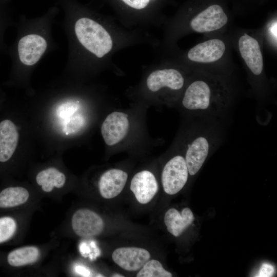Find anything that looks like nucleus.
Returning <instances> with one entry per match:
<instances>
[{"instance_id": "nucleus-1", "label": "nucleus", "mask_w": 277, "mask_h": 277, "mask_svg": "<svg viewBox=\"0 0 277 277\" xmlns=\"http://www.w3.org/2000/svg\"><path fill=\"white\" fill-rule=\"evenodd\" d=\"M230 102L228 90L222 83L210 78L199 77L185 89L182 105L196 115L214 116L228 110Z\"/></svg>"}, {"instance_id": "nucleus-2", "label": "nucleus", "mask_w": 277, "mask_h": 277, "mask_svg": "<svg viewBox=\"0 0 277 277\" xmlns=\"http://www.w3.org/2000/svg\"><path fill=\"white\" fill-rule=\"evenodd\" d=\"M74 30L81 44L97 57H102L111 50L113 42L111 36L93 19L86 17L79 18Z\"/></svg>"}, {"instance_id": "nucleus-3", "label": "nucleus", "mask_w": 277, "mask_h": 277, "mask_svg": "<svg viewBox=\"0 0 277 277\" xmlns=\"http://www.w3.org/2000/svg\"><path fill=\"white\" fill-rule=\"evenodd\" d=\"M222 2L199 0L198 7L195 4V12L190 21L191 29L197 33H206L219 30L226 25L228 16Z\"/></svg>"}, {"instance_id": "nucleus-4", "label": "nucleus", "mask_w": 277, "mask_h": 277, "mask_svg": "<svg viewBox=\"0 0 277 277\" xmlns=\"http://www.w3.org/2000/svg\"><path fill=\"white\" fill-rule=\"evenodd\" d=\"M215 137L208 131L197 130L190 137L185 148L184 157L189 174L195 175L213 150Z\"/></svg>"}, {"instance_id": "nucleus-5", "label": "nucleus", "mask_w": 277, "mask_h": 277, "mask_svg": "<svg viewBox=\"0 0 277 277\" xmlns=\"http://www.w3.org/2000/svg\"><path fill=\"white\" fill-rule=\"evenodd\" d=\"M188 174L184 156H173L166 163L162 171L161 180L164 191L170 195L179 192L186 184Z\"/></svg>"}, {"instance_id": "nucleus-6", "label": "nucleus", "mask_w": 277, "mask_h": 277, "mask_svg": "<svg viewBox=\"0 0 277 277\" xmlns=\"http://www.w3.org/2000/svg\"><path fill=\"white\" fill-rule=\"evenodd\" d=\"M128 115L122 112L114 111L103 121L101 131L103 140L109 146L115 145L126 136L129 128Z\"/></svg>"}, {"instance_id": "nucleus-7", "label": "nucleus", "mask_w": 277, "mask_h": 277, "mask_svg": "<svg viewBox=\"0 0 277 277\" xmlns=\"http://www.w3.org/2000/svg\"><path fill=\"white\" fill-rule=\"evenodd\" d=\"M72 227L78 236L88 238L101 233L104 228V223L101 217L93 211L81 209L72 216Z\"/></svg>"}, {"instance_id": "nucleus-8", "label": "nucleus", "mask_w": 277, "mask_h": 277, "mask_svg": "<svg viewBox=\"0 0 277 277\" xmlns=\"http://www.w3.org/2000/svg\"><path fill=\"white\" fill-rule=\"evenodd\" d=\"M238 48L241 57L251 73L257 76L261 75L263 71L264 62L258 40L244 33L239 39Z\"/></svg>"}, {"instance_id": "nucleus-9", "label": "nucleus", "mask_w": 277, "mask_h": 277, "mask_svg": "<svg viewBox=\"0 0 277 277\" xmlns=\"http://www.w3.org/2000/svg\"><path fill=\"white\" fill-rule=\"evenodd\" d=\"M146 83L148 89L153 92L164 88L177 91L183 88L185 78L177 70L164 69L151 73L147 77Z\"/></svg>"}, {"instance_id": "nucleus-10", "label": "nucleus", "mask_w": 277, "mask_h": 277, "mask_svg": "<svg viewBox=\"0 0 277 277\" xmlns=\"http://www.w3.org/2000/svg\"><path fill=\"white\" fill-rule=\"evenodd\" d=\"M225 43L219 38H212L199 43L191 48L187 54L188 59L198 63H211L217 61L226 51Z\"/></svg>"}, {"instance_id": "nucleus-11", "label": "nucleus", "mask_w": 277, "mask_h": 277, "mask_svg": "<svg viewBox=\"0 0 277 277\" xmlns=\"http://www.w3.org/2000/svg\"><path fill=\"white\" fill-rule=\"evenodd\" d=\"M149 252L144 248L128 247L118 248L112 253L114 262L129 271H135L142 268L150 259Z\"/></svg>"}, {"instance_id": "nucleus-12", "label": "nucleus", "mask_w": 277, "mask_h": 277, "mask_svg": "<svg viewBox=\"0 0 277 277\" xmlns=\"http://www.w3.org/2000/svg\"><path fill=\"white\" fill-rule=\"evenodd\" d=\"M158 183L154 174L148 170L136 173L131 180L130 189L142 204L149 203L156 194Z\"/></svg>"}, {"instance_id": "nucleus-13", "label": "nucleus", "mask_w": 277, "mask_h": 277, "mask_svg": "<svg viewBox=\"0 0 277 277\" xmlns=\"http://www.w3.org/2000/svg\"><path fill=\"white\" fill-rule=\"evenodd\" d=\"M47 48V42L37 34H29L23 37L18 44L20 61L24 64L32 66L40 59Z\"/></svg>"}, {"instance_id": "nucleus-14", "label": "nucleus", "mask_w": 277, "mask_h": 277, "mask_svg": "<svg viewBox=\"0 0 277 277\" xmlns=\"http://www.w3.org/2000/svg\"><path fill=\"white\" fill-rule=\"evenodd\" d=\"M128 179V174L119 169H111L102 174L98 182L99 191L105 199L117 196L123 190Z\"/></svg>"}, {"instance_id": "nucleus-15", "label": "nucleus", "mask_w": 277, "mask_h": 277, "mask_svg": "<svg viewBox=\"0 0 277 277\" xmlns=\"http://www.w3.org/2000/svg\"><path fill=\"white\" fill-rule=\"evenodd\" d=\"M18 133L13 123L6 120L0 123V162L8 161L17 145Z\"/></svg>"}, {"instance_id": "nucleus-16", "label": "nucleus", "mask_w": 277, "mask_h": 277, "mask_svg": "<svg viewBox=\"0 0 277 277\" xmlns=\"http://www.w3.org/2000/svg\"><path fill=\"white\" fill-rule=\"evenodd\" d=\"M194 217L189 208H184L180 213L174 208L169 209L164 216L167 230L173 235L179 236L194 221Z\"/></svg>"}, {"instance_id": "nucleus-17", "label": "nucleus", "mask_w": 277, "mask_h": 277, "mask_svg": "<svg viewBox=\"0 0 277 277\" xmlns=\"http://www.w3.org/2000/svg\"><path fill=\"white\" fill-rule=\"evenodd\" d=\"M36 181L43 191L49 192L54 187L62 188L65 183L66 176L57 169L51 167L39 172L36 176Z\"/></svg>"}, {"instance_id": "nucleus-18", "label": "nucleus", "mask_w": 277, "mask_h": 277, "mask_svg": "<svg viewBox=\"0 0 277 277\" xmlns=\"http://www.w3.org/2000/svg\"><path fill=\"white\" fill-rule=\"evenodd\" d=\"M39 256L37 248L27 246L12 251L7 258L9 264L14 267L22 266L36 262Z\"/></svg>"}, {"instance_id": "nucleus-19", "label": "nucleus", "mask_w": 277, "mask_h": 277, "mask_svg": "<svg viewBox=\"0 0 277 277\" xmlns=\"http://www.w3.org/2000/svg\"><path fill=\"white\" fill-rule=\"evenodd\" d=\"M29 194L27 189L21 187H9L0 193V207L9 208L23 204Z\"/></svg>"}, {"instance_id": "nucleus-20", "label": "nucleus", "mask_w": 277, "mask_h": 277, "mask_svg": "<svg viewBox=\"0 0 277 277\" xmlns=\"http://www.w3.org/2000/svg\"><path fill=\"white\" fill-rule=\"evenodd\" d=\"M172 274L166 270L162 264L156 260H148L137 273V277H171Z\"/></svg>"}, {"instance_id": "nucleus-21", "label": "nucleus", "mask_w": 277, "mask_h": 277, "mask_svg": "<svg viewBox=\"0 0 277 277\" xmlns=\"http://www.w3.org/2000/svg\"><path fill=\"white\" fill-rule=\"evenodd\" d=\"M16 228L15 220L10 217L0 218V243L10 239Z\"/></svg>"}, {"instance_id": "nucleus-22", "label": "nucleus", "mask_w": 277, "mask_h": 277, "mask_svg": "<svg viewBox=\"0 0 277 277\" xmlns=\"http://www.w3.org/2000/svg\"><path fill=\"white\" fill-rule=\"evenodd\" d=\"M126 6L135 10H143L147 8L152 0H119Z\"/></svg>"}, {"instance_id": "nucleus-23", "label": "nucleus", "mask_w": 277, "mask_h": 277, "mask_svg": "<svg viewBox=\"0 0 277 277\" xmlns=\"http://www.w3.org/2000/svg\"><path fill=\"white\" fill-rule=\"evenodd\" d=\"M274 272V268L271 265L267 263H264L260 268L259 273L256 276H271L273 274Z\"/></svg>"}, {"instance_id": "nucleus-24", "label": "nucleus", "mask_w": 277, "mask_h": 277, "mask_svg": "<svg viewBox=\"0 0 277 277\" xmlns=\"http://www.w3.org/2000/svg\"><path fill=\"white\" fill-rule=\"evenodd\" d=\"M75 271L79 274L85 276H89L90 275V271L86 267L82 266H76L75 267Z\"/></svg>"}, {"instance_id": "nucleus-25", "label": "nucleus", "mask_w": 277, "mask_h": 277, "mask_svg": "<svg viewBox=\"0 0 277 277\" xmlns=\"http://www.w3.org/2000/svg\"><path fill=\"white\" fill-rule=\"evenodd\" d=\"M269 33L274 39L276 40V21L272 24L269 28Z\"/></svg>"}, {"instance_id": "nucleus-26", "label": "nucleus", "mask_w": 277, "mask_h": 277, "mask_svg": "<svg viewBox=\"0 0 277 277\" xmlns=\"http://www.w3.org/2000/svg\"><path fill=\"white\" fill-rule=\"evenodd\" d=\"M112 276H121V277H123L124 276L122 275H121V274H113V275H112Z\"/></svg>"}]
</instances>
